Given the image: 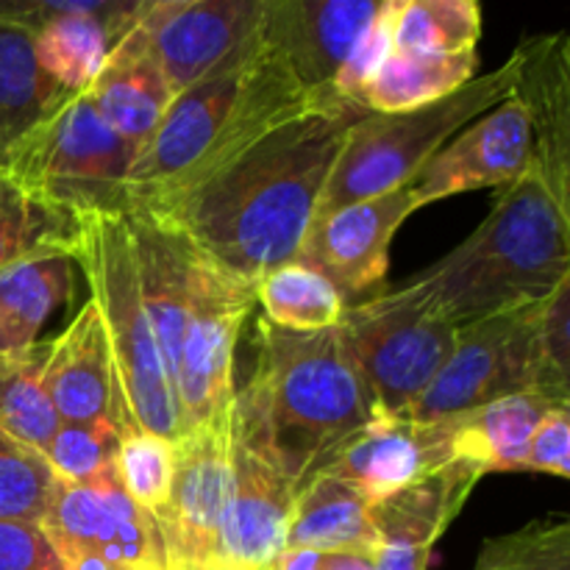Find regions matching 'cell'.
<instances>
[{
    "label": "cell",
    "mask_w": 570,
    "mask_h": 570,
    "mask_svg": "<svg viewBox=\"0 0 570 570\" xmlns=\"http://www.w3.org/2000/svg\"><path fill=\"white\" fill-rule=\"evenodd\" d=\"M70 98L72 92L61 89L37 65L33 33L0 20V170Z\"/></svg>",
    "instance_id": "cell-24"
},
{
    "label": "cell",
    "mask_w": 570,
    "mask_h": 570,
    "mask_svg": "<svg viewBox=\"0 0 570 570\" xmlns=\"http://www.w3.org/2000/svg\"><path fill=\"white\" fill-rule=\"evenodd\" d=\"M534 306L456 328L449 362L440 367L406 421H443L507 395L532 393Z\"/></svg>",
    "instance_id": "cell-11"
},
{
    "label": "cell",
    "mask_w": 570,
    "mask_h": 570,
    "mask_svg": "<svg viewBox=\"0 0 570 570\" xmlns=\"http://www.w3.org/2000/svg\"><path fill=\"white\" fill-rule=\"evenodd\" d=\"M254 304V284L232 276L195 248L187 317L173 376L184 434L232 412L237 393L234 348Z\"/></svg>",
    "instance_id": "cell-9"
},
{
    "label": "cell",
    "mask_w": 570,
    "mask_h": 570,
    "mask_svg": "<svg viewBox=\"0 0 570 570\" xmlns=\"http://www.w3.org/2000/svg\"><path fill=\"white\" fill-rule=\"evenodd\" d=\"M287 549L362 554L373 560L376 532L371 523V504L334 473H317L295 495Z\"/></svg>",
    "instance_id": "cell-26"
},
{
    "label": "cell",
    "mask_w": 570,
    "mask_h": 570,
    "mask_svg": "<svg viewBox=\"0 0 570 570\" xmlns=\"http://www.w3.org/2000/svg\"><path fill=\"white\" fill-rule=\"evenodd\" d=\"M0 570H67L42 523L0 521Z\"/></svg>",
    "instance_id": "cell-39"
},
{
    "label": "cell",
    "mask_w": 570,
    "mask_h": 570,
    "mask_svg": "<svg viewBox=\"0 0 570 570\" xmlns=\"http://www.w3.org/2000/svg\"><path fill=\"white\" fill-rule=\"evenodd\" d=\"M570 278V212L534 173L495 198L482 226L406 282L451 326L504 315L549 298Z\"/></svg>",
    "instance_id": "cell-4"
},
{
    "label": "cell",
    "mask_w": 570,
    "mask_h": 570,
    "mask_svg": "<svg viewBox=\"0 0 570 570\" xmlns=\"http://www.w3.org/2000/svg\"><path fill=\"white\" fill-rule=\"evenodd\" d=\"M72 267L67 254H42L0 271V360L42 340L45 326L70 304Z\"/></svg>",
    "instance_id": "cell-25"
},
{
    "label": "cell",
    "mask_w": 570,
    "mask_h": 570,
    "mask_svg": "<svg viewBox=\"0 0 570 570\" xmlns=\"http://www.w3.org/2000/svg\"><path fill=\"white\" fill-rule=\"evenodd\" d=\"M139 150L117 137L78 92L28 137L6 170L37 198L78 217L122 215L131 206L128 176Z\"/></svg>",
    "instance_id": "cell-8"
},
{
    "label": "cell",
    "mask_w": 570,
    "mask_h": 570,
    "mask_svg": "<svg viewBox=\"0 0 570 570\" xmlns=\"http://www.w3.org/2000/svg\"><path fill=\"white\" fill-rule=\"evenodd\" d=\"M165 570H223L215 562H189V560H167Z\"/></svg>",
    "instance_id": "cell-42"
},
{
    "label": "cell",
    "mask_w": 570,
    "mask_h": 570,
    "mask_svg": "<svg viewBox=\"0 0 570 570\" xmlns=\"http://www.w3.org/2000/svg\"><path fill=\"white\" fill-rule=\"evenodd\" d=\"M521 471L549 473V476H570V410L554 406L540 417L532 440H529L527 456L521 462Z\"/></svg>",
    "instance_id": "cell-40"
},
{
    "label": "cell",
    "mask_w": 570,
    "mask_h": 570,
    "mask_svg": "<svg viewBox=\"0 0 570 570\" xmlns=\"http://www.w3.org/2000/svg\"><path fill=\"white\" fill-rule=\"evenodd\" d=\"M482 11L473 0H404L395 50L415 56L476 53Z\"/></svg>",
    "instance_id": "cell-32"
},
{
    "label": "cell",
    "mask_w": 570,
    "mask_h": 570,
    "mask_svg": "<svg viewBox=\"0 0 570 570\" xmlns=\"http://www.w3.org/2000/svg\"><path fill=\"white\" fill-rule=\"evenodd\" d=\"M515 89V59L499 70L471 78L454 95L421 109L395 115H367L351 128L337 165L323 187L315 217L337 212L356 200L379 198L406 187L426 161L454 139L468 122L482 117Z\"/></svg>",
    "instance_id": "cell-6"
},
{
    "label": "cell",
    "mask_w": 570,
    "mask_h": 570,
    "mask_svg": "<svg viewBox=\"0 0 570 570\" xmlns=\"http://www.w3.org/2000/svg\"><path fill=\"white\" fill-rule=\"evenodd\" d=\"M67 570H165L159 523L122 490L115 468L61 482L42 521Z\"/></svg>",
    "instance_id": "cell-10"
},
{
    "label": "cell",
    "mask_w": 570,
    "mask_h": 570,
    "mask_svg": "<svg viewBox=\"0 0 570 570\" xmlns=\"http://www.w3.org/2000/svg\"><path fill=\"white\" fill-rule=\"evenodd\" d=\"M312 570H376L371 557L362 554H334V551H317Z\"/></svg>",
    "instance_id": "cell-41"
},
{
    "label": "cell",
    "mask_w": 570,
    "mask_h": 570,
    "mask_svg": "<svg viewBox=\"0 0 570 570\" xmlns=\"http://www.w3.org/2000/svg\"><path fill=\"white\" fill-rule=\"evenodd\" d=\"M83 223L87 217L37 198L9 170H0V271L42 254H67L72 259Z\"/></svg>",
    "instance_id": "cell-28"
},
{
    "label": "cell",
    "mask_w": 570,
    "mask_h": 570,
    "mask_svg": "<svg viewBox=\"0 0 570 570\" xmlns=\"http://www.w3.org/2000/svg\"><path fill=\"white\" fill-rule=\"evenodd\" d=\"M265 0H150L137 22L173 95L256 48Z\"/></svg>",
    "instance_id": "cell-12"
},
{
    "label": "cell",
    "mask_w": 570,
    "mask_h": 570,
    "mask_svg": "<svg viewBox=\"0 0 570 570\" xmlns=\"http://www.w3.org/2000/svg\"><path fill=\"white\" fill-rule=\"evenodd\" d=\"M515 59V95L529 115L534 142L532 173L570 212V37L540 33L523 39Z\"/></svg>",
    "instance_id": "cell-19"
},
{
    "label": "cell",
    "mask_w": 570,
    "mask_h": 570,
    "mask_svg": "<svg viewBox=\"0 0 570 570\" xmlns=\"http://www.w3.org/2000/svg\"><path fill=\"white\" fill-rule=\"evenodd\" d=\"M415 209V193L406 184L315 217L301 243L298 259L323 273L343 298L379 289L387 276L395 232Z\"/></svg>",
    "instance_id": "cell-14"
},
{
    "label": "cell",
    "mask_w": 570,
    "mask_h": 570,
    "mask_svg": "<svg viewBox=\"0 0 570 570\" xmlns=\"http://www.w3.org/2000/svg\"><path fill=\"white\" fill-rule=\"evenodd\" d=\"M117 445H120L117 423H61L45 451V460L61 482L81 484L115 468Z\"/></svg>",
    "instance_id": "cell-37"
},
{
    "label": "cell",
    "mask_w": 570,
    "mask_h": 570,
    "mask_svg": "<svg viewBox=\"0 0 570 570\" xmlns=\"http://www.w3.org/2000/svg\"><path fill=\"white\" fill-rule=\"evenodd\" d=\"M476 570H570L568 518H540L518 532L484 540Z\"/></svg>",
    "instance_id": "cell-36"
},
{
    "label": "cell",
    "mask_w": 570,
    "mask_h": 570,
    "mask_svg": "<svg viewBox=\"0 0 570 570\" xmlns=\"http://www.w3.org/2000/svg\"><path fill=\"white\" fill-rule=\"evenodd\" d=\"M295 495L293 484L232 429V482L212 562L223 570H271L287 549Z\"/></svg>",
    "instance_id": "cell-16"
},
{
    "label": "cell",
    "mask_w": 570,
    "mask_h": 570,
    "mask_svg": "<svg viewBox=\"0 0 570 570\" xmlns=\"http://www.w3.org/2000/svg\"><path fill=\"white\" fill-rule=\"evenodd\" d=\"M376 9L379 0H265L259 37L306 92H323Z\"/></svg>",
    "instance_id": "cell-17"
},
{
    "label": "cell",
    "mask_w": 570,
    "mask_h": 570,
    "mask_svg": "<svg viewBox=\"0 0 570 570\" xmlns=\"http://www.w3.org/2000/svg\"><path fill=\"white\" fill-rule=\"evenodd\" d=\"M115 473L122 490L159 521L167 510L176 476V443L142 429H122L115 456Z\"/></svg>",
    "instance_id": "cell-33"
},
{
    "label": "cell",
    "mask_w": 570,
    "mask_h": 570,
    "mask_svg": "<svg viewBox=\"0 0 570 570\" xmlns=\"http://www.w3.org/2000/svg\"><path fill=\"white\" fill-rule=\"evenodd\" d=\"M554 401L534 393H515L471 412L449 417L454 460L490 471H521L529 440Z\"/></svg>",
    "instance_id": "cell-27"
},
{
    "label": "cell",
    "mask_w": 570,
    "mask_h": 570,
    "mask_svg": "<svg viewBox=\"0 0 570 570\" xmlns=\"http://www.w3.org/2000/svg\"><path fill=\"white\" fill-rule=\"evenodd\" d=\"M451 423L443 421H371L337 456L328 473L348 482L367 504L390 499L399 490L451 465Z\"/></svg>",
    "instance_id": "cell-20"
},
{
    "label": "cell",
    "mask_w": 570,
    "mask_h": 570,
    "mask_svg": "<svg viewBox=\"0 0 570 570\" xmlns=\"http://www.w3.org/2000/svg\"><path fill=\"white\" fill-rule=\"evenodd\" d=\"M72 262L81 265L87 276L92 289L89 298L98 306L109 337L117 387L126 410V429H142L178 443L184 429L176 390L167 376L148 309L142 304L131 237L122 215L87 217Z\"/></svg>",
    "instance_id": "cell-5"
},
{
    "label": "cell",
    "mask_w": 570,
    "mask_h": 570,
    "mask_svg": "<svg viewBox=\"0 0 570 570\" xmlns=\"http://www.w3.org/2000/svg\"><path fill=\"white\" fill-rule=\"evenodd\" d=\"M482 476V468L456 460L390 499L371 504L376 570H426L434 546L460 518Z\"/></svg>",
    "instance_id": "cell-18"
},
{
    "label": "cell",
    "mask_w": 570,
    "mask_h": 570,
    "mask_svg": "<svg viewBox=\"0 0 570 570\" xmlns=\"http://www.w3.org/2000/svg\"><path fill=\"white\" fill-rule=\"evenodd\" d=\"M53 340L0 360V432L45 456L61 421L48 395V360Z\"/></svg>",
    "instance_id": "cell-29"
},
{
    "label": "cell",
    "mask_w": 570,
    "mask_h": 570,
    "mask_svg": "<svg viewBox=\"0 0 570 570\" xmlns=\"http://www.w3.org/2000/svg\"><path fill=\"white\" fill-rule=\"evenodd\" d=\"M87 95L100 120L117 137L142 150V145L165 117L173 92L137 20L109 50Z\"/></svg>",
    "instance_id": "cell-23"
},
{
    "label": "cell",
    "mask_w": 570,
    "mask_h": 570,
    "mask_svg": "<svg viewBox=\"0 0 570 570\" xmlns=\"http://www.w3.org/2000/svg\"><path fill=\"white\" fill-rule=\"evenodd\" d=\"M373 421L343 332L256 323V367L234 393V438L276 468L295 493Z\"/></svg>",
    "instance_id": "cell-2"
},
{
    "label": "cell",
    "mask_w": 570,
    "mask_h": 570,
    "mask_svg": "<svg viewBox=\"0 0 570 570\" xmlns=\"http://www.w3.org/2000/svg\"><path fill=\"white\" fill-rule=\"evenodd\" d=\"M340 332L371 401L373 421L410 415L456 343V326L410 284L348 306Z\"/></svg>",
    "instance_id": "cell-7"
},
{
    "label": "cell",
    "mask_w": 570,
    "mask_h": 570,
    "mask_svg": "<svg viewBox=\"0 0 570 570\" xmlns=\"http://www.w3.org/2000/svg\"><path fill=\"white\" fill-rule=\"evenodd\" d=\"M532 393L570 406V278L534 306Z\"/></svg>",
    "instance_id": "cell-34"
},
{
    "label": "cell",
    "mask_w": 570,
    "mask_h": 570,
    "mask_svg": "<svg viewBox=\"0 0 570 570\" xmlns=\"http://www.w3.org/2000/svg\"><path fill=\"white\" fill-rule=\"evenodd\" d=\"M401 6H404V0H379L376 17L365 28V33L356 39L354 50L332 81V92L340 100L365 106L367 89L395 50V26H399Z\"/></svg>",
    "instance_id": "cell-38"
},
{
    "label": "cell",
    "mask_w": 570,
    "mask_h": 570,
    "mask_svg": "<svg viewBox=\"0 0 570 570\" xmlns=\"http://www.w3.org/2000/svg\"><path fill=\"white\" fill-rule=\"evenodd\" d=\"M476 53L415 56L393 50L367 89L365 109L373 115L421 109L434 100L449 98L471 78H476Z\"/></svg>",
    "instance_id": "cell-30"
},
{
    "label": "cell",
    "mask_w": 570,
    "mask_h": 570,
    "mask_svg": "<svg viewBox=\"0 0 570 570\" xmlns=\"http://www.w3.org/2000/svg\"><path fill=\"white\" fill-rule=\"evenodd\" d=\"M315 95L295 81L259 37L248 53L173 95L165 117L134 159L128 176L131 204L195 187L304 109Z\"/></svg>",
    "instance_id": "cell-3"
},
{
    "label": "cell",
    "mask_w": 570,
    "mask_h": 570,
    "mask_svg": "<svg viewBox=\"0 0 570 570\" xmlns=\"http://www.w3.org/2000/svg\"><path fill=\"white\" fill-rule=\"evenodd\" d=\"M232 482V412L176 443V476L159 532L167 560L212 562Z\"/></svg>",
    "instance_id": "cell-15"
},
{
    "label": "cell",
    "mask_w": 570,
    "mask_h": 570,
    "mask_svg": "<svg viewBox=\"0 0 570 570\" xmlns=\"http://www.w3.org/2000/svg\"><path fill=\"white\" fill-rule=\"evenodd\" d=\"M367 115L332 89L317 92L209 178L134 206L170 223L217 267L256 284L298 259L345 139Z\"/></svg>",
    "instance_id": "cell-1"
},
{
    "label": "cell",
    "mask_w": 570,
    "mask_h": 570,
    "mask_svg": "<svg viewBox=\"0 0 570 570\" xmlns=\"http://www.w3.org/2000/svg\"><path fill=\"white\" fill-rule=\"evenodd\" d=\"M56 488L48 460L0 432V521L42 523Z\"/></svg>",
    "instance_id": "cell-35"
},
{
    "label": "cell",
    "mask_w": 570,
    "mask_h": 570,
    "mask_svg": "<svg viewBox=\"0 0 570 570\" xmlns=\"http://www.w3.org/2000/svg\"><path fill=\"white\" fill-rule=\"evenodd\" d=\"M532 161L534 142L529 115L521 100L510 95L468 122L412 178L415 206L421 209L434 200L484 187L507 189L532 173Z\"/></svg>",
    "instance_id": "cell-13"
},
{
    "label": "cell",
    "mask_w": 570,
    "mask_h": 570,
    "mask_svg": "<svg viewBox=\"0 0 570 570\" xmlns=\"http://www.w3.org/2000/svg\"><path fill=\"white\" fill-rule=\"evenodd\" d=\"M137 265L139 293L154 326L156 345L165 360L167 376H176L178 348H181L184 317L189 304L195 248L181 232L156 217L142 206H128L122 212Z\"/></svg>",
    "instance_id": "cell-22"
},
{
    "label": "cell",
    "mask_w": 570,
    "mask_h": 570,
    "mask_svg": "<svg viewBox=\"0 0 570 570\" xmlns=\"http://www.w3.org/2000/svg\"><path fill=\"white\" fill-rule=\"evenodd\" d=\"M265 321L287 332H326L337 328L345 315V298L323 273L293 259L265 273L254 284Z\"/></svg>",
    "instance_id": "cell-31"
},
{
    "label": "cell",
    "mask_w": 570,
    "mask_h": 570,
    "mask_svg": "<svg viewBox=\"0 0 570 570\" xmlns=\"http://www.w3.org/2000/svg\"><path fill=\"white\" fill-rule=\"evenodd\" d=\"M45 382L61 423L111 421L120 432L128 426L109 337L92 298L76 312L70 326L53 337Z\"/></svg>",
    "instance_id": "cell-21"
}]
</instances>
